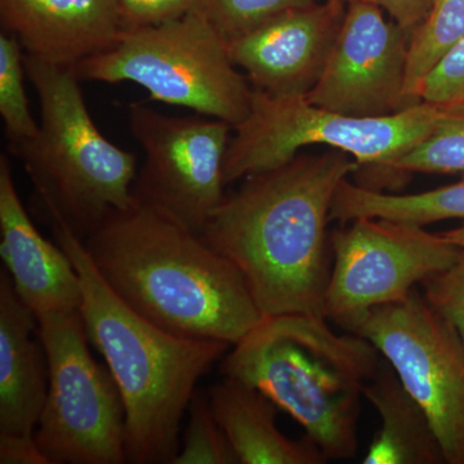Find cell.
<instances>
[{"mask_svg":"<svg viewBox=\"0 0 464 464\" xmlns=\"http://www.w3.org/2000/svg\"><path fill=\"white\" fill-rule=\"evenodd\" d=\"M342 150L297 155L244 179L200 237L243 275L262 316H323L332 261L326 226L335 192L359 169Z\"/></svg>","mask_w":464,"mask_h":464,"instance_id":"cell-1","label":"cell"},{"mask_svg":"<svg viewBox=\"0 0 464 464\" xmlns=\"http://www.w3.org/2000/svg\"><path fill=\"white\" fill-rule=\"evenodd\" d=\"M83 244L109 288L174 335L232 347L264 319L237 266L136 199L112 210Z\"/></svg>","mask_w":464,"mask_h":464,"instance_id":"cell-2","label":"cell"},{"mask_svg":"<svg viewBox=\"0 0 464 464\" xmlns=\"http://www.w3.org/2000/svg\"><path fill=\"white\" fill-rule=\"evenodd\" d=\"M36 208L81 276V314L88 338L123 398L128 462L172 464L195 387L224 359L230 344L179 337L137 314L103 282L83 240L54 210Z\"/></svg>","mask_w":464,"mask_h":464,"instance_id":"cell-3","label":"cell"},{"mask_svg":"<svg viewBox=\"0 0 464 464\" xmlns=\"http://www.w3.org/2000/svg\"><path fill=\"white\" fill-rule=\"evenodd\" d=\"M382 362L355 333L338 334L324 316L264 317L221 360V374L256 387L297 420L326 459L359 448L362 399Z\"/></svg>","mask_w":464,"mask_h":464,"instance_id":"cell-4","label":"cell"},{"mask_svg":"<svg viewBox=\"0 0 464 464\" xmlns=\"http://www.w3.org/2000/svg\"><path fill=\"white\" fill-rule=\"evenodd\" d=\"M39 101L32 141L11 151L34 185L35 207L50 208L81 240L116 209L134 203L137 158L110 142L88 111L74 69L24 54Z\"/></svg>","mask_w":464,"mask_h":464,"instance_id":"cell-5","label":"cell"},{"mask_svg":"<svg viewBox=\"0 0 464 464\" xmlns=\"http://www.w3.org/2000/svg\"><path fill=\"white\" fill-rule=\"evenodd\" d=\"M81 81L132 82L150 100L194 110L237 127L253 90L235 69L226 41L195 8L158 25L128 27L110 50L74 67Z\"/></svg>","mask_w":464,"mask_h":464,"instance_id":"cell-6","label":"cell"},{"mask_svg":"<svg viewBox=\"0 0 464 464\" xmlns=\"http://www.w3.org/2000/svg\"><path fill=\"white\" fill-rule=\"evenodd\" d=\"M442 106L422 102L381 118H355L314 105L304 96L253 88L252 106L226 150L225 185L284 166L311 145L351 155L360 167L386 170L435 130Z\"/></svg>","mask_w":464,"mask_h":464,"instance_id":"cell-7","label":"cell"},{"mask_svg":"<svg viewBox=\"0 0 464 464\" xmlns=\"http://www.w3.org/2000/svg\"><path fill=\"white\" fill-rule=\"evenodd\" d=\"M50 389L35 430L51 464H123L125 406L108 366L92 356L81 311L36 317Z\"/></svg>","mask_w":464,"mask_h":464,"instance_id":"cell-8","label":"cell"},{"mask_svg":"<svg viewBox=\"0 0 464 464\" xmlns=\"http://www.w3.org/2000/svg\"><path fill=\"white\" fill-rule=\"evenodd\" d=\"M332 234L323 316L353 332L374 308L402 301L418 284L456 262L460 246L424 226L356 218Z\"/></svg>","mask_w":464,"mask_h":464,"instance_id":"cell-9","label":"cell"},{"mask_svg":"<svg viewBox=\"0 0 464 464\" xmlns=\"http://www.w3.org/2000/svg\"><path fill=\"white\" fill-rule=\"evenodd\" d=\"M371 342L426 411L445 463L464 464V347L415 288L374 308L353 332Z\"/></svg>","mask_w":464,"mask_h":464,"instance_id":"cell-10","label":"cell"},{"mask_svg":"<svg viewBox=\"0 0 464 464\" xmlns=\"http://www.w3.org/2000/svg\"><path fill=\"white\" fill-rule=\"evenodd\" d=\"M128 123L145 152L134 199L200 235L226 197L231 125L213 118H174L143 103H130Z\"/></svg>","mask_w":464,"mask_h":464,"instance_id":"cell-11","label":"cell"},{"mask_svg":"<svg viewBox=\"0 0 464 464\" xmlns=\"http://www.w3.org/2000/svg\"><path fill=\"white\" fill-rule=\"evenodd\" d=\"M411 35L383 9L347 3L337 39L319 81L304 97L355 118H381L408 109L406 66Z\"/></svg>","mask_w":464,"mask_h":464,"instance_id":"cell-12","label":"cell"},{"mask_svg":"<svg viewBox=\"0 0 464 464\" xmlns=\"http://www.w3.org/2000/svg\"><path fill=\"white\" fill-rule=\"evenodd\" d=\"M343 3L293 9L246 35L226 42L235 66L255 90L274 96H304L319 81L340 33Z\"/></svg>","mask_w":464,"mask_h":464,"instance_id":"cell-13","label":"cell"},{"mask_svg":"<svg viewBox=\"0 0 464 464\" xmlns=\"http://www.w3.org/2000/svg\"><path fill=\"white\" fill-rule=\"evenodd\" d=\"M0 256L18 297L36 317L81 311V276L69 255L36 230L0 157Z\"/></svg>","mask_w":464,"mask_h":464,"instance_id":"cell-14","label":"cell"},{"mask_svg":"<svg viewBox=\"0 0 464 464\" xmlns=\"http://www.w3.org/2000/svg\"><path fill=\"white\" fill-rule=\"evenodd\" d=\"M0 20L27 56L67 67L114 47L128 29L118 0H0Z\"/></svg>","mask_w":464,"mask_h":464,"instance_id":"cell-15","label":"cell"},{"mask_svg":"<svg viewBox=\"0 0 464 464\" xmlns=\"http://www.w3.org/2000/svg\"><path fill=\"white\" fill-rule=\"evenodd\" d=\"M50 389L35 314L0 273V433L34 435Z\"/></svg>","mask_w":464,"mask_h":464,"instance_id":"cell-16","label":"cell"},{"mask_svg":"<svg viewBox=\"0 0 464 464\" xmlns=\"http://www.w3.org/2000/svg\"><path fill=\"white\" fill-rule=\"evenodd\" d=\"M210 408L239 464H324L328 462L310 439L293 440L276 424L279 408L265 393L226 378L208 391Z\"/></svg>","mask_w":464,"mask_h":464,"instance_id":"cell-17","label":"cell"},{"mask_svg":"<svg viewBox=\"0 0 464 464\" xmlns=\"http://www.w3.org/2000/svg\"><path fill=\"white\" fill-rule=\"evenodd\" d=\"M364 398L381 417L380 431L364 464L445 463L441 445L422 406L408 392L392 366L382 360L364 389Z\"/></svg>","mask_w":464,"mask_h":464,"instance_id":"cell-18","label":"cell"},{"mask_svg":"<svg viewBox=\"0 0 464 464\" xmlns=\"http://www.w3.org/2000/svg\"><path fill=\"white\" fill-rule=\"evenodd\" d=\"M386 218L420 226L464 219V174L451 185L417 194H386L344 179L335 192L331 221Z\"/></svg>","mask_w":464,"mask_h":464,"instance_id":"cell-19","label":"cell"},{"mask_svg":"<svg viewBox=\"0 0 464 464\" xmlns=\"http://www.w3.org/2000/svg\"><path fill=\"white\" fill-rule=\"evenodd\" d=\"M464 36V0H433L422 24L411 36L405 100L409 108L422 103L420 88L429 72Z\"/></svg>","mask_w":464,"mask_h":464,"instance_id":"cell-20","label":"cell"},{"mask_svg":"<svg viewBox=\"0 0 464 464\" xmlns=\"http://www.w3.org/2000/svg\"><path fill=\"white\" fill-rule=\"evenodd\" d=\"M384 172L464 174V102L442 106L435 130Z\"/></svg>","mask_w":464,"mask_h":464,"instance_id":"cell-21","label":"cell"},{"mask_svg":"<svg viewBox=\"0 0 464 464\" xmlns=\"http://www.w3.org/2000/svg\"><path fill=\"white\" fill-rule=\"evenodd\" d=\"M23 45L11 34L0 35V115L5 123L9 150L32 141L39 125L34 121L24 84Z\"/></svg>","mask_w":464,"mask_h":464,"instance_id":"cell-22","label":"cell"},{"mask_svg":"<svg viewBox=\"0 0 464 464\" xmlns=\"http://www.w3.org/2000/svg\"><path fill=\"white\" fill-rule=\"evenodd\" d=\"M188 414L182 449L172 464H239L224 430L217 422L208 393L195 391Z\"/></svg>","mask_w":464,"mask_h":464,"instance_id":"cell-23","label":"cell"},{"mask_svg":"<svg viewBox=\"0 0 464 464\" xmlns=\"http://www.w3.org/2000/svg\"><path fill=\"white\" fill-rule=\"evenodd\" d=\"M315 0H199V9L226 42L246 35L293 9Z\"/></svg>","mask_w":464,"mask_h":464,"instance_id":"cell-24","label":"cell"},{"mask_svg":"<svg viewBox=\"0 0 464 464\" xmlns=\"http://www.w3.org/2000/svg\"><path fill=\"white\" fill-rule=\"evenodd\" d=\"M420 285L423 297L453 326L464 347V248L450 267L433 274Z\"/></svg>","mask_w":464,"mask_h":464,"instance_id":"cell-25","label":"cell"},{"mask_svg":"<svg viewBox=\"0 0 464 464\" xmlns=\"http://www.w3.org/2000/svg\"><path fill=\"white\" fill-rule=\"evenodd\" d=\"M464 94V36L444 54L429 72L420 88V101L448 106Z\"/></svg>","mask_w":464,"mask_h":464,"instance_id":"cell-26","label":"cell"},{"mask_svg":"<svg viewBox=\"0 0 464 464\" xmlns=\"http://www.w3.org/2000/svg\"><path fill=\"white\" fill-rule=\"evenodd\" d=\"M128 27L158 25L194 11L199 0H118Z\"/></svg>","mask_w":464,"mask_h":464,"instance_id":"cell-27","label":"cell"},{"mask_svg":"<svg viewBox=\"0 0 464 464\" xmlns=\"http://www.w3.org/2000/svg\"><path fill=\"white\" fill-rule=\"evenodd\" d=\"M340 2L343 5L351 2L373 3L386 11L391 18L411 36L429 14L433 0H340Z\"/></svg>","mask_w":464,"mask_h":464,"instance_id":"cell-28","label":"cell"},{"mask_svg":"<svg viewBox=\"0 0 464 464\" xmlns=\"http://www.w3.org/2000/svg\"><path fill=\"white\" fill-rule=\"evenodd\" d=\"M0 464H51L35 433H0Z\"/></svg>","mask_w":464,"mask_h":464,"instance_id":"cell-29","label":"cell"},{"mask_svg":"<svg viewBox=\"0 0 464 464\" xmlns=\"http://www.w3.org/2000/svg\"><path fill=\"white\" fill-rule=\"evenodd\" d=\"M442 237L449 243L454 244V246L464 248V219L462 224L457 226V227L451 228V230L440 232Z\"/></svg>","mask_w":464,"mask_h":464,"instance_id":"cell-30","label":"cell"},{"mask_svg":"<svg viewBox=\"0 0 464 464\" xmlns=\"http://www.w3.org/2000/svg\"><path fill=\"white\" fill-rule=\"evenodd\" d=\"M329 3H341L340 0H326Z\"/></svg>","mask_w":464,"mask_h":464,"instance_id":"cell-31","label":"cell"},{"mask_svg":"<svg viewBox=\"0 0 464 464\" xmlns=\"http://www.w3.org/2000/svg\"><path fill=\"white\" fill-rule=\"evenodd\" d=\"M458 102H464V94H463L462 99H460L459 101H458ZM456 103H457V102H456Z\"/></svg>","mask_w":464,"mask_h":464,"instance_id":"cell-32","label":"cell"}]
</instances>
